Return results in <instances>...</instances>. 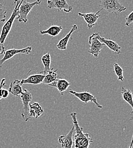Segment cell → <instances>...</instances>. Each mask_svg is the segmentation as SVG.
<instances>
[{
    "label": "cell",
    "mask_w": 133,
    "mask_h": 148,
    "mask_svg": "<svg viewBox=\"0 0 133 148\" xmlns=\"http://www.w3.org/2000/svg\"><path fill=\"white\" fill-rule=\"evenodd\" d=\"M70 116L72 119L75 132L74 138V148H89L91 144L93 143V139L89 134L84 133L83 128L80 127L77 120V113H71Z\"/></svg>",
    "instance_id": "6da1fadb"
},
{
    "label": "cell",
    "mask_w": 133,
    "mask_h": 148,
    "mask_svg": "<svg viewBox=\"0 0 133 148\" xmlns=\"http://www.w3.org/2000/svg\"><path fill=\"white\" fill-rule=\"evenodd\" d=\"M20 2V1L14 2V3L15 4L14 9L13 10L10 17L8 20V21L4 24V25L3 26V27L2 28L1 33L0 34V48H1L0 56L3 55L5 51V46H4L5 40L10 32V30L12 29V26H13L14 20L17 17H18V16L19 15V8Z\"/></svg>",
    "instance_id": "7a4b0ae2"
},
{
    "label": "cell",
    "mask_w": 133,
    "mask_h": 148,
    "mask_svg": "<svg viewBox=\"0 0 133 148\" xmlns=\"http://www.w3.org/2000/svg\"><path fill=\"white\" fill-rule=\"evenodd\" d=\"M99 6L101 10L104 9L109 14H117L126 10V8L119 2V0H101Z\"/></svg>",
    "instance_id": "3957f363"
},
{
    "label": "cell",
    "mask_w": 133,
    "mask_h": 148,
    "mask_svg": "<svg viewBox=\"0 0 133 148\" xmlns=\"http://www.w3.org/2000/svg\"><path fill=\"white\" fill-rule=\"evenodd\" d=\"M41 1H35L32 3L27 2L26 0H21L19 3V15L18 19L19 22H23L25 23L27 22V16L32 9L36 5H39Z\"/></svg>",
    "instance_id": "277c9868"
},
{
    "label": "cell",
    "mask_w": 133,
    "mask_h": 148,
    "mask_svg": "<svg viewBox=\"0 0 133 148\" xmlns=\"http://www.w3.org/2000/svg\"><path fill=\"white\" fill-rule=\"evenodd\" d=\"M98 33H93L89 36L88 39L89 49L88 52L95 58H98L101 53V50L103 49L104 46V44L101 43L98 39Z\"/></svg>",
    "instance_id": "5b68a950"
},
{
    "label": "cell",
    "mask_w": 133,
    "mask_h": 148,
    "mask_svg": "<svg viewBox=\"0 0 133 148\" xmlns=\"http://www.w3.org/2000/svg\"><path fill=\"white\" fill-rule=\"evenodd\" d=\"M20 97L23 104L21 116L25 121L27 122L30 119L29 117V106L32 100V95L29 90L24 89Z\"/></svg>",
    "instance_id": "8992f818"
},
{
    "label": "cell",
    "mask_w": 133,
    "mask_h": 148,
    "mask_svg": "<svg viewBox=\"0 0 133 148\" xmlns=\"http://www.w3.org/2000/svg\"><path fill=\"white\" fill-rule=\"evenodd\" d=\"M32 53V48L30 46H28L24 49H11L5 51L3 54V57L0 59V69L2 67L3 63L12 58L17 54H26L28 55Z\"/></svg>",
    "instance_id": "52a82bcc"
},
{
    "label": "cell",
    "mask_w": 133,
    "mask_h": 148,
    "mask_svg": "<svg viewBox=\"0 0 133 148\" xmlns=\"http://www.w3.org/2000/svg\"><path fill=\"white\" fill-rule=\"evenodd\" d=\"M47 8L49 9H56L59 12L63 10L64 12L68 13L72 10V6L68 3L66 0H47Z\"/></svg>",
    "instance_id": "ba28073f"
},
{
    "label": "cell",
    "mask_w": 133,
    "mask_h": 148,
    "mask_svg": "<svg viewBox=\"0 0 133 148\" xmlns=\"http://www.w3.org/2000/svg\"><path fill=\"white\" fill-rule=\"evenodd\" d=\"M68 92L74 95L80 100H81V101H83L85 103L92 102L95 104L97 108H98L100 109L102 108V106L97 102V99L92 94H91L89 92L84 91V92H77L76 91L70 90L68 91Z\"/></svg>",
    "instance_id": "9c48e42d"
},
{
    "label": "cell",
    "mask_w": 133,
    "mask_h": 148,
    "mask_svg": "<svg viewBox=\"0 0 133 148\" xmlns=\"http://www.w3.org/2000/svg\"><path fill=\"white\" fill-rule=\"evenodd\" d=\"M102 10H100L99 11L95 13H78V15L83 18L87 24V27L89 29H91L93 27H94L96 24L97 21L100 17V12Z\"/></svg>",
    "instance_id": "30bf717a"
},
{
    "label": "cell",
    "mask_w": 133,
    "mask_h": 148,
    "mask_svg": "<svg viewBox=\"0 0 133 148\" xmlns=\"http://www.w3.org/2000/svg\"><path fill=\"white\" fill-rule=\"evenodd\" d=\"M75 128L72 127V129L67 134L61 135L58 138V142L62 148H72L74 146V133Z\"/></svg>",
    "instance_id": "8fae6325"
},
{
    "label": "cell",
    "mask_w": 133,
    "mask_h": 148,
    "mask_svg": "<svg viewBox=\"0 0 133 148\" xmlns=\"http://www.w3.org/2000/svg\"><path fill=\"white\" fill-rule=\"evenodd\" d=\"M45 75L44 74H33L29 76L26 79H22L20 80V83L21 85L26 84H30L33 85H38L42 83L43 80L44 78Z\"/></svg>",
    "instance_id": "7c38bea8"
},
{
    "label": "cell",
    "mask_w": 133,
    "mask_h": 148,
    "mask_svg": "<svg viewBox=\"0 0 133 148\" xmlns=\"http://www.w3.org/2000/svg\"><path fill=\"white\" fill-rule=\"evenodd\" d=\"M48 86L57 88L58 91L61 94V96L63 93L67 90L68 87L71 86V83L67 80L63 78H59L57 81L51 83Z\"/></svg>",
    "instance_id": "4fadbf2b"
},
{
    "label": "cell",
    "mask_w": 133,
    "mask_h": 148,
    "mask_svg": "<svg viewBox=\"0 0 133 148\" xmlns=\"http://www.w3.org/2000/svg\"><path fill=\"white\" fill-rule=\"evenodd\" d=\"M98 38L101 43H104V45H106L110 50L113 51L115 54H120L121 53V47L115 42L110 39H105L101 37L100 35H98Z\"/></svg>",
    "instance_id": "5bb4252c"
},
{
    "label": "cell",
    "mask_w": 133,
    "mask_h": 148,
    "mask_svg": "<svg viewBox=\"0 0 133 148\" xmlns=\"http://www.w3.org/2000/svg\"><path fill=\"white\" fill-rule=\"evenodd\" d=\"M44 113L42 107L37 102L30 104L29 106V117L30 118L38 119Z\"/></svg>",
    "instance_id": "9a60e30c"
},
{
    "label": "cell",
    "mask_w": 133,
    "mask_h": 148,
    "mask_svg": "<svg viewBox=\"0 0 133 148\" xmlns=\"http://www.w3.org/2000/svg\"><path fill=\"white\" fill-rule=\"evenodd\" d=\"M77 29V26L76 25H74L71 28V30L70 32L61 39H60L57 45V47L60 50H65L67 49V45L70 38L71 37V35Z\"/></svg>",
    "instance_id": "2e32d148"
},
{
    "label": "cell",
    "mask_w": 133,
    "mask_h": 148,
    "mask_svg": "<svg viewBox=\"0 0 133 148\" xmlns=\"http://www.w3.org/2000/svg\"><path fill=\"white\" fill-rule=\"evenodd\" d=\"M9 91L14 96H19L21 95L23 90L19 80L16 79L10 83Z\"/></svg>",
    "instance_id": "e0dca14e"
},
{
    "label": "cell",
    "mask_w": 133,
    "mask_h": 148,
    "mask_svg": "<svg viewBox=\"0 0 133 148\" xmlns=\"http://www.w3.org/2000/svg\"><path fill=\"white\" fill-rule=\"evenodd\" d=\"M57 70H54L53 68H52L48 73H47L44 78L43 80L42 83L44 84L48 85L51 84V83L57 81V79L59 78L57 76Z\"/></svg>",
    "instance_id": "ac0fdd59"
},
{
    "label": "cell",
    "mask_w": 133,
    "mask_h": 148,
    "mask_svg": "<svg viewBox=\"0 0 133 148\" xmlns=\"http://www.w3.org/2000/svg\"><path fill=\"white\" fill-rule=\"evenodd\" d=\"M63 30V27L61 26H55L52 25L48 29L46 30H40V34L45 35L48 34L52 37H56L58 36L61 30Z\"/></svg>",
    "instance_id": "d6986e66"
},
{
    "label": "cell",
    "mask_w": 133,
    "mask_h": 148,
    "mask_svg": "<svg viewBox=\"0 0 133 148\" xmlns=\"http://www.w3.org/2000/svg\"><path fill=\"white\" fill-rule=\"evenodd\" d=\"M121 95L123 99L132 107L133 112V96L132 91L123 87L121 89Z\"/></svg>",
    "instance_id": "ffe728a7"
},
{
    "label": "cell",
    "mask_w": 133,
    "mask_h": 148,
    "mask_svg": "<svg viewBox=\"0 0 133 148\" xmlns=\"http://www.w3.org/2000/svg\"><path fill=\"white\" fill-rule=\"evenodd\" d=\"M41 60L44 66V71H43L42 72H40V73L46 75L47 73H48L51 69L50 67L51 59V56L50 53H48L43 56L41 58Z\"/></svg>",
    "instance_id": "44dd1931"
},
{
    "label": "cell",
    "mask_w": 133,
    "mask_h": 148,
    "mask_svg": "<svg viewBox=\"0 0 133 148\" xmlns=\"http://www.w3.org/2000/svg\"><path fill=\"white\" fill-rule=\"evenodd\" d=\"M114 72L118 77V80L121 82L124 81V77L123 75V69L117 63H114Z\"/></svg>",
    "instance_id": "7402d4cb"
},
{
    "label": "cell",
    "mask_w": 133,
    "mask_h": 148,
    "mask_svg": "<svg viewBox=\"0 0 133 148\" xmlns=\"http://www.w3.org/2000/svg\"><path fill=\"white\" fill-rule=\"evenodd\" d=\"M7 10L6 8L0 3V23L5 22L6 17Z\"/></svg>",
    "instance_id": "603a6c76"
},
{
    "label": "cell",
    "mask_w": 133,
    "mask_h": 148,
    "mask_svg": "<svg viewBox=\"0 0 133 148\" xmlns=\"http://www.w3.org/2000/svg\"><path fill=\"white\" fill-rule=\"evenodd\" d=\"M133 22V11L125 18V25L129 26Z\"/></svg>",
    "instance_id": "cb8c5ba5"
},
{
    "label": "cell",
    "mask_w": 133,
    "mask_h": 148,
    "mask_svg": "<svg viewBox=\"0 0 133 148\" xmlns=\"http://www.w3.org/2000/svg\"><path fill=\"white\" fill-rule=\"evenodd\" d=\"M5 82H6V79L3 78L1 80V83H0V100L2 99V90L3 88V87H4L5 86V84H6Z\"/></svg>",
    "instance_id": "d4e9b609"
},
{
    "label": "cell",
    "mask_w": 133,
    "mask_h": 148,
    "mask_svg": "<svg viewBox=\"0 0 133 148\" xmlns=\"http://www.w3.org/2000/svg\"><path fill=\"white\" fill-rule=\"evenodd\" d=\"M9 91L8 90L6 89H3L2 90V99H5L7 98L9 96Z\"/></svg>",
    "instance_id": "484cf974"
},
{
    "label": "cell",
    "mask_w": 133,
    "mask_h": 148,
    "mask_svg": "<svg viewBox=\"0 0 133 148\" xmlns=\"http://www.w3.org/2000/svg\"><path fill=\"white\" fill-rule=\"evenodd\" d=\"M133 136H132V141H131V143L130 144V146L128 148H133Z\"/></svg>",
    "instance_id": "4316f807"
},
{
    "label": "cell",
    "mask_w": 133,
    "mask_h": 148,
    "mask_svg": "<svg viewBox=\"0 0 133 148\" xmlns=\"http://www.w3.org/2000/svg\"><path fill=\"white\" fill-rule=\"evenodd\" d=\"M21 1V0H14V2H16V1ZM37 1H41V0H36Z\"/></svg>",
    "instance_id": "83f0119b"
},
{
    "label": "cell",
    "mask_w": 133,
    "mask_h": 148,
    "mask_svg": "<svg viewBox=\"0 0 133 148\" xmlns=\"http://www.w3.org/2000/svg\"><path fill=\"white\" fill-rule=\"evenodd\" d=\"M0 53H1V48H0Z\"/></svg>",
    "instance_id": "f1b7e54d"
}]
</instances>
